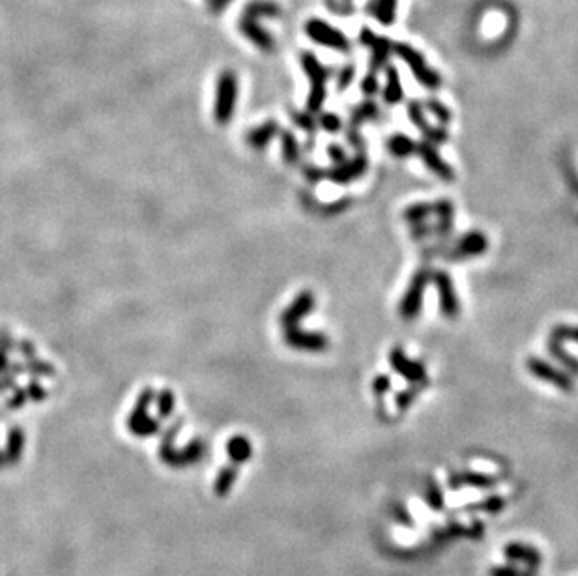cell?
Returning <instances> with one entry per match:
<instances>
[{
	"label": "cell",
	"mask_w": 578,
	"mask_h": 576,
	"mask_svg": "<svg viewBox=\"0 0 578 576\" xmlns=\"http://www.w3.org/2000/svg\"><path fill=\"white\" fill-rule=\"evenodd\" d=\"M178 430L180 423L173 425V427L163 434V442L159 445V457H161V460H163L165 464L173 466V468H182V466H188V464L198 463L204 455L203 440H193V442L188 443L183 449H174L173 440Z\"/></svg>",
	"instance_id": "obj_1"
},
{
	"label": "cell",
	"mask_w": 578,
	"mask_h": 576,
	"mask_svg": "<svg viewBox=\"0 0 578 576\" xmlns=\"http://www.w3.org/2000/svg\"><path fill=\"white\" fill-rule=\"evenodd\" d=\"M393 53L399 56L414 75V79L427 90H438L442 86V77L436 69L429 68L425 56L408 44H393Z\"/></svg>",
	"instance_id": "obj_2"
},
{
	"label": "cell",
	"mask_w": 578,
	"mask_h": 576,
	"mask_svg": "<svg viewBox=\"0 0 578 576\" xmlns=\"http://www.w3.org/2000/svg\"><path fill=\"white\" fill-rule=\"evenodd\" d=\"M238 101V77L234 71L225 69L216 84V101H213V118L219 126L230 122Z\"/></svg>",
	"instance_id": "obj_3"
},
{
	"label": "cell",
	"mask_w": 578,
	"mask_h": 576,
	"mask_svg": "<svg viewBox=\"0 0 578 576\" xmlns=\"http://www.w3.org/2000/svg\"><path fill=\"white\" fill-rule=\"evenodd\" d=\"M430 270H420L415 271L414 277H412L410 285L406 288L405 295L399 303V316L402 320L412 322L420 316L421 309H423V298H425V290L427 285L430 281Z\"/></svg>",
	"instance_id": "obj_4"
},
{
	"label": "cell",
	"mask_w": 578,
	"mask_h": 576,
	"mask_svg": "<svg viewBox=\"0 0 578 576\" xmlns=\"http://www.w3.org/2000/svg\"><path fill=\"white\" fill-rule=\"evenodd\" d=\"M305 36L315 44L322 47H330L337 53H350V40L343 34L341 30L331 26L326 21L313 17L305 23Z\"/></svg>",
	"instance_id": "obj_5"
},
{
	"label": "cell",
	"mask_w": 578,
	"mask_h": 576,
	"mask_svg": "<svg viewBox=\"0 0 578 576\" xmlns=\"http://www.w3.org/2000/svg\"><path fill=\"white\" fill-rule=\"evenodd\" d=\"M153 389L146 388L141 391L137 403H135L133 410L128 418V429L135 434V436H152L158 433L159 421L156 418H150L148 408L150 404L153 403Z\"/></svg>",
	"instance_id": "obj_6"
},
{
	"label": "cell",
	"mask_w": 578,
	"mask_h": 576,
	"mask_svg": "<svg viewBox=\"0 0 578 576\" xmlns=\"http://www.w3.org/2000/svg\"><path fill=\"white\" fill-rule=\"evenodd\" d=\"M526 369H528V373L534 376V378L541 380L544 384H550L554 385V388L562 389L565 393H571L574 389L573 378H571L567 373L559 370L558 367H554L552 363L541 360V358H535V355L528 358V360H526Z\"/></svg>",
	"instance_id": "obj_7"
},
{
	"label": "cell",
	"mask_w": 578,
	"mask_h": 576,
	"mask_svg": "<svg viewBox=\"0 0 578 576\" xmlns=\"http://www.w3.org/2000/svg\"><path fill=\"white\" fill-rule=\"evenodd\" d=\"M430 279L435 283L436 292H438V301H440V310L442 315L455 320L460 315V301L459 295L455 292L453 279L450 277L447 271L436 270L430 273Z\"/></svg>",
	"instance_id": "obj_8"
},
{
	"label": "cell",
	"mask_w": 578,
	"mask_h": 576,
	"mask_svg": "<svg viewBox=\"0 0 578 576\" xmlns=\"http://www.w3.org/2000/svg\"><path fill=\"white\" fill-rule=\"evenodd\" d=\"M390 365H391V369L395 370L399 376H402L406 382H410V384H415V385H427L425 367H423L420 361L410 360V358L405 354V350L400 348V346L391 348Z\"/></svg>",
	"instance_id": "obj_9"
},
{
	"label": "cell",
	"mask_w": 578,
	"mask_h": 576,
	"mask_svg": "<svg viewBox=\"0 0 578 576\" xmlns=\"http://www.w3.org/2000/svg\"><path fill=\"white\" fill-rule=\"evenodd\" d=\"M283 339H285V343H287L290 348L300 350V352H313V354L324 352V350L330 346V339H328L326 333L300 330V328L285 330Z\"/></svg>",
	"instance_id": "obj_10"
},
{
	"label": "cell",
	"mask_w": 578,
	"mask_h": 576,
	"mask_svg": "<svg viewBox=\"0 0 578 576\" xmlns=\"http://www.w3.org/2000/svg\"><path fill=\"white\" fill-rule=\"evenodd\" d=\"M406 113H408L410 122L414 123V128L423 135V141L435 144V146L436 144H445L450 141V133H447L444 128H435V126H430V123L427 122L425 108H423V105H421L420 101H408V105H406Z\"/></svg>",
	"instance_id": "obj_11"
},
{
	"label": "cell",
	"mask_w": 578,
	"mask_h": 576,
	"mask_svg": "<svg viewBox=\"0 0 578 576\" xmlns=\"http://www.w3.org/2000/svg\"><path fill=\"white\" fill-rule=\"evenodd\" d=\"M317 307V298L313 294L311 290H303L292 300L290 305L287 309L283 310L281 316H279V322L285 330H290V328H298V324L305 318L307 315H311L313 310Z\"/></svg>",
	"instance_id": "obj_12"
},
{
	"label": "cell",
	"mask_w": 578,
	"mask_h": 576,
	"mask_svg": "<svg viewBox=\"0 0 578 576\" xmlns=\"http://www.w3.org/2000/svg\"><path fill=\"white\" fill-rule=\"evenodd\" d=\"M257 19H260V17H257V15L251 14V11L243 10L242 17H240V25H238L240 26V32H242L251 44L257 45L262 53H273V51H275V40H273L272 34H270L266 29H262V26L258 25Z\"/></svg>",
	"instance_id": "obj_13"
},
{
	"label": "cell",
	"mask_w": 578,
	"mask_h": 576,
	"mask_svg": "<svg viewBox=\"0 0 578 576\" xmlns=\"http://www.w3.org/2000/svg\"><path fill=\"white\" fill-rule=\"evenodd\" d=\"M367 167H369V159H367L365 152H360L356 153V158L346 159L341 165H335L331 171H328L326 176L337 186H348L350 182H356L358 178L363 176L367 173Z\"/></svg>",
	"instance_id": "obj_14"
},
{
	"label": "cell",
	"mask_w": 578,
	"mask_h": 576,
	"mask_svg": "<svg viewBox=\"0 0 578 576\" xmlns=\"http://www.w3.org/2000/svg\"><path fill=\"white\" fill-rule=\"evenodd\" d=\"M415 156H420L423 165L429 168L430 173L440 178V180L451 182L455 178V171L451 168L450 163L442 159V156L438 153L435 144L427 143V141H420V143L415 144Z\"/></svg>",
	"instance_id": "obj_15"
},
{
	"label": "cell",
	"mask_w": 578,
	"mask_h": 576,
	"mask_svg": "<svg viewBox=\"0 0 578 576\" xmlns=\"http://www.w3.org/2000/svg\"><path fill=\"white\" fill-rule=\"evenodd\" d=\"M489 249V240L481 231H472L457 241V246L451 251L450 261H466L472 256H481Z\"/></svg>",
	"instance_id": "obj_16"
},
{
	"label": "cell",
	"mask_w": 578,
	"mask_h": 576,
	"mask_svg": "<svg viewBox=\"0 0 578 576\" xmlns=\"http://www.w3.org/2000/svg\"><path fill=\"white\" fill-rule=\"evenodd\" d=\"M300 62H302L303 74L307 75V79H309V84H311V86H326L328 79H330V69H326L320 64V60L317 59V54L302 53Z\"/></svg>",
	"instance_id": "obj_17"
},
{
	"label": "cell",
	"mask_w": 578,
	"mask_h": 576,
	"mask_svg": "<svg viewBox=\"0 0 578 576\" xmlns=\"http://www.w3.org/2000/svg\"><path fill=\"white\" fill-rule=\"evenodd\" d=\"M279 123L275 122V120H266L264 123H260L258 128L251 129L248 135H245V144L251 148H255V150H262V148H266L268 144L272 143L273 138L279 135Z\"/></svg>",
	"instance_id": "obj_18"
},
{
	"label": "cell",
	"mask_w": 578,
	"mask_h": 576,
	"mask_svg": "<svg viewBox=\"0 0 578 576\" xmlns=\"http://www.w3.org/2000/svg\"><path fill=\"white\" fill-rule=\"evenodd\" d=\"M382 99L387 105H399L405 99V89L395 66H385V86L382 90Z\"/></svg>",
	"instance_id": "obj_19"
},
{
	"label": "cell",
	"mask_w": 578,
	"mask_h": 576,
	"mask_svg": "<svg viewBox=\"0 0 578 576\" xmlns=\"http://www.w3.org/2000/svg\"><path fill=\"white\" fill-rule=\"evenodd\" d=\"M378 116H380V107H378V103H376L372 98L365 99V101H361L360 105H356V107L350 111V116H348V128L360 129L361 123L372 122V120H376Z\"/></svg>",
	"instance_id": "obj_20"
},
{
	"label": "cell",
	"mask_w": 578,
	"mask_h": 576,
	"mask_svg": "<svg viewBox=\"0 0 578 576\" xmlns=\"http://www.w3.org/2000/svg\"><path fill=\"white\" fill-rule=\"evenodd\" d=\"M367 14H371L382 26H391L397 17V0H369Z\"/></svg>",
	"instance_id": "obj_21"
},
{
	"label": "cell",
	"mask_w": 578,
	"mask_h": 576,
	"mask_svg": "<svg viewBox=\"0 0 578 576\" xmlns=\"http://www.w3.org/2000/svg\"><path fill=\"white\" fill-rule=\"evenodd\" d=\"M435 216L438 217V223L432 227V232L438 236H447L453 228V217H455V206L453 202L447 198H440L435 202Z\"/></svg>",
	"instance_id": "obj_22"
},
{
	"label": "cell",
	"mask_w": 578,
	"mask_h": 576,
	"mask_svg": "<svg viewBox=\"0 0 578 576\" xmlns=\"http://www.w3.org/2000/svg\"><path fill=\"white\" fill-rule=\"evenodd\" d=\"M369 49H371V64H369V68H371L372 74H376V71H380L382 68L387 66L390 54L393 53V44L387 38L376 36V40L372 41Z\"/></svg>",
	"instance_id": "obj_23"
},
{
	"label": "cell",
	"mask_w": 578,
	"mask_h": 576,
	"mask_svg": "<svg viewBox=\"0 0 578 576\" xmlns=\"http://www.w3.org/2000/svg\"><path fill=\"white\" fill-rule=\"evenodd\" d=\"M415 144L408 135L405 133H393L387 137L385 146L390 150V153L397 159H406L415 153Z\"/></svg>",
	"instance_id": "obj_24"
},
{
	"label": "cell",
	"mask_w": 578,
	"mask_h": 576,
	"mask_svg": "<svg viewBox=\"0 0 578 576\" xmlns=\"http://www.w3.org/2000/svg\"><path fill=\"white\" fill-rule=\"evenodd\" d=\"M227 453H228V458H230V460H233V463L238 466V464L245 463V460L251 458L253 445H251V442L245 438V436L238 434V436H233V438L228 440Z\"/></svg>",
	"instance_id": "obj_25"
},
{
	"label": "cell",
	"mask_w": 578,
	"mask_h": 576,
	"mask_svg": "<svg viewBox=\"0 0 578 576\" xmlns=\"http://www.w3.org/2000/svg\"><path fill=\"white\" fill-rule=\"evenodd\" d=\"M279 141H281V153L283 161L287 165H296L300 161V143H298L296 135L290 129H281L279 131Z\"/></svg>",
	"instance_id": "obj_26"
},
{
	"label": "cell",
	"mask_w": 578,
	"mask_h": 576,
	"mask_svg": "<svg viewBox=\"0 0 578 576\" xmlns=\"http://www.w3.org/2000/svg\"><path fill=\"white\" fill-rule=\"evenodd\" d=\"M23 448H25V434L19 427H15L8 433V442H6V449H4V457H6V464H15L21 458V453H23Z\"/></svg>",
	"instance_id": "obj_27"
},
{
	"label": "cell",
	"mask_w": 578,
	"mask_h": 576,
	"mask_svg": "<svg viewBox=\"0 0 578 576\" xmlns=\"http://www.w3.org/2000/svg\"><path fill=\"white\" fill-rule=\"evenodd\" d=\"M429 216H435V204H430V202H415L402 212V219L410 225L423 223Z\"/></svg>",
	"instance_id": "obj_28"
},
{
	"label": "cell",
	"mask_w": 578,
	"mask_h": 576,
	"mask_svg": "<svg viewBox=\"0 0 578 576\" xmlns=\"http://www.w3.org/2000/svg\"><path fill=\"white\" fill-rule=\"evenodd\" d=\"M238 478V466L236 464H228V466H223L219 470L218 478H216V482H213V490L218 496H225V494L233 488V482L236 481Z\"/></svg>",
	"instance_id": "obj_29"
},
{
	"label": "cell",
	"mask_w": 578,
	"mask_h": 576,
	"mask_svg": "<svg viewBox=\"0 0 578 576\" xmlns=\"http://www.w3.org/2000/svg\"><path fill=\"white\" fill-rule=\"evenodd\" d=\"M547 350H549V354L552 355L554 360H558L559 363L564 365V367H567L573 375H578V360L574 358V355H571L565 352V348L562 346V343H558V340H554V339H549Z\"/></svg>",
	"instance_id": "obj_30"
},
{
	"label": "cell",
	"mask_w": 578,
	"mask_h": 576,
	"mask_svg": "<svg viewBox=\"0 0 578 576\" xmlns=\"http://www.w3.org/2000/svg\"><path fill=\"white\" fill-rule=\"evenodd\" d=\"M156 399V408H158V418L167 419L168 415H173L174 406H176V397L171 389H161Z\"/></svg>",
	"instance_id": "obj_31"
},
{
	"label": "cell",
	"mask_w": 578,
	"mask_h": 576,
	"mask_svg": "<svg viewBox=\"0 0 578 576\" xmlns=\"http://www.w3.org/2000/svg\"><path fill=\"white\" fill-rule=\"evenodd\" d=\"M290 118L292 122L296 123L300 129H303L305 133L313 135L317 131L318 122L315 120V116H313L311 113H307V111H290Z\"/></svg>",
	"instance_id": "obj_32"
},
{
	"label": "cell",
	"mask_w": 578,
	"mask_h": 576,
	"mask_svg": "<svg viewBox=\"0 0 578 576\" xmlns=\"http://www.w3.org/2000/svg\"><path fill=\"white\" fill-rule=\"evenodd\" d=\"M25 373L32 375L34 378H49V376H55V367L47 361H38L34 358V360H26Z\"/></svg>",
	"instance_id": "obj_33"
},
{
	"label": "cell",
	"mask_w": 578,
	"mask_h": 576,
	"mask_svg": "<svg viewBox=\"0 0 578 576\" xmlns=\"http://www.w3.org/2000/svg\"><path fill=\"white\" fill-rule=\"evenodd\" d=\"M420 388L421 385L412 384L410 388L402 389V391H399V393L395 395V406L399 412H406V410L410 408L412 403H414V400L417 399V395H420Z\"/></svg>",
	"instance_id": "obj_34"
},
{
	"label": "cell",
	"mask_w": 578,
	"mask_h": 576,
	"mask_svg": "<svg viewBox=\"0 0 578 576\" xmlns=\"http://www.w3.org/2000/svg\"><path fill=\"white\" fill-rule=\"evenodd\" d=\"M425 108L427 111H430V114L435 116L438 122L442 123V126H447V123L451 122V111L447 107H445L442 101H438L436 98H429L425 101Z\"/></svg>",
	"instance_id": "obj_35"
},
{
	"label": "cell",
	"mask_w": 578,
	"mask_h": 576,
	"mask_svg": "<svg viewBox=\"0 0 578 576\" xmlns=\"http://www.w3.org/2000/svg\"><path fill=\"white\" fill-rule=\"evenodd\" d=\"M549 339L558 340V343H564V340L578 343V325H567V324L556 325V328H552V331H550Z\"/></svg>",
	"instance_id": "obj_36"
},
{
	"label": "cell",
	"mask_w": 578,
	"mask_h": 576,
	"mask_svg": "<svg viewBox=\"0 0 578 576\" xmlns=\"http://www.w3.org/2000/svg\"><path fill=\"white\" fill-rule=\"evenodd\" d=\"M317 122L318 128L326 129L328 133H339L343 129V120L335 113H320Z\"/></svg>",
	"instance_id": "obj_37"
},
{
	"label": "cell",
	"mask_w": 578,
	"mask_h": 576,
	"mask_svg": "<svg viewBox=\"0 0 578 576\" xmlns=\"http://www.w3.org/2000/svg\"><path fill=\"white\" fill-rule=\"evenodd\" d=\"M360 89L369 99H371L375 94H378V90H380V83H378V77H376V74L369 71V74L361 79Z\"/></svg>",
	"instance_id": "obj_38"
},
{
	"label": "cell",
	"mask_w": 578,
	"mask_h": 576,
	"mask_svg": "<svg viewBox=\"0 0 578 576\" xmlns=\"http://www.w3.org/2000/svg\"><path fill=\"white\" fill-rule=\"evenodd\" d=\"M354 79H356V68H354V66L348 64L345 66V68H341V71L337 75V90H339V92L346 90L352 83H354Z\"/></svg>",
	"instance_id": "obj_39"
},
{
	"label": "cell",
	"mask_w": 578,
	"mask_h": 576,
	"mask_svg": "<svg viewBox=\"0 0 578 576\" xmlns=\"http://www.w3.org/2000/svg\"><path fill=\"white\" fill-rule=\"evenodd\" d=\"M371 389H372V393H375L378 399H382V397H384V395L391 389L390 375L375 376V380H372V384H371Z\"/></svg>",
	"instance_id": "obj_40"
},
{
	"label": "cell",
	"mask_w": 578,
	"mask_h": 576,
	"mask_svg": "<svg viewBox=\"0 0 578 576\" xmlns=\"http://www.w3.org/2000/svg\"><path fill=\"white\" fill-rule=\"evenodd\" d=\"M26 395H29V400H36V403H40V400H45L47 399V391H45L44 385L38 382V380H32L29 385H26Z\"/></svg>",
	"instance_id": "obj_41"
},
{
	"label": "cell",
	"mask_w": 578,
	"mask_h": 576,
	"mask_svg": "<svg viewBox=\"0 0 578 576\" xmlns=\"http://www.w3.org/2000/svg\"><path fill=\"white\" fill-rule=\"evenodd\" d=\"M26 400H29V395H26V389H21V388H15V393L11 395L10 399H8V408L11 410H17L21 408V406H25Z\"/></svg>",
	"instance_id": "obj_42"
},
{
	"label": "cell",
	"mask_w": 578,
	"mask_h": 576,
	"mask_svg": "<svg viewBox=\"0 0 578 576\" xmlns=\"http://www.w3.org/2000/svg\"><path fill=\"white\" fill-rule=\"evenodd\" d=\"M326 152H328V158L331 159L333 165H341V163L346 161V152L341 144H330Z\"/></svg>",
	"instance_id": "obj_43"
},
{
	"label": "cell",
	"mask_w": 578,
	"mask_h": 576,
	"mask_svg": "<svg viewBox=\"0 0 578 576\" xmlns=\"http://www.w3.org/2000/svg\"><path fill=\"white\" fill-rule=\"evenodd\" d=\"M346 138H348V144H350L352 148H356L358 152H363V150H365V141H363V137H361L360 129L348 128V131H346Z\"/></svg>",
	"instance_id": "obj_44"
},
{
	"label": "cell",
	"mask_w": 578,
	"mask_h": 576,
	"mask_svg": "<svg viewBox=\"0 0 578 576\" xmlns=\"http://www.w3.org/2000/svg\"><path fill=\"white\" fill-rule=\"evenodd\" d=\"M410 234H412V238H415V240H421V238L429 236V234H435V232H432V227H429V225L415 223V225H412Z\"/></svg>",
	"instance_id": "obj_45"
},
{
	"label": "cell",
	"mask_w": 578,
	"mask_h": 576,
	"mask_svg": "<svg viewBox=\"0 0 578 576\" xmlns=\"http://www.w3.org/2000/svg\"><path fill=\"white\" fill-rule=\"evenodd\" d=\"M17 350H19L21 354L25 355L26 360H34L36 358V348L32 343H26V340H23V343H17Z\"/></svg>",
	"instance_id": "obj_46"
},
{
	"label": "cell",
	"mask_w": 578,
	"mask_h": 576,
	"mask_svg": "<svg viewBox=\"0 0 578 576\" xmlns=\"http://www.w3.org/2000/svg\"><path fill=\"white\" fill-rule=\"evenodd\" d=\"M375 40H376L375 32H372V30L369 29V26H363V29H361V32H360V44L365 45V47H371L372 41H375Z\"/></svg>",
	"instance_id": "obj_47"
},
{
	"label": "cell",
	"mask_w": 578,
	"mask_h": 576,
	"mask_svg": "<svg viewBox=\"0 0 578 576\" xmlns=\"http://www.w3.org/2000/svg\"><path fill=\"white\" fill-rule=\"evenodd\" d=\"M17 385H15V378L10 375H2L0 376V393H6V391H10V389H15Z\"/></svg>",
	"instance_id": "obj_48"
},
{
	"label": "cell",
	"mask_w": 578,
	"mask_h": 576,
	"mask_svg": "<svg viewBox=\"0 0 578 576\" xmlns=\"http://www.w3.org/2000/svg\"><path fill=\"white\" fill-rule=\"evenodd\" d=\"M303 173H305V176L309 178L311 182H317V180H320L322 176H326V173H324V171H322V168H318V167H305V171H303Z\"/></svg>",
	"instance_id": "obj_49"
},
{
	"label": "cell",
	"mask_w": 578,
	"mask_h": 576,
	"mask_svg": "<svg viewBox=\"0 0 578 576\" xmlns=\"http://www.w3.org/2000/svg\"><path fill=\"white\" fill-rule=\"evenodd\" d=\"M228 4H230V0H210V11L219 14V11L225 10Z\"/></svg>",
	"instance_id": "obj_50"
},
{
	"label": "cell",
	"mask_w": 578,
	"mask_h": 576,
	"mask_svg": "<svg viewBox=\"0 0 578 576\" xmlns=\"http://www.w3.org/2000/svg\"><path fill=\"white\" fill-rule=\"evenodd\" d=\"M8 367H10V361L6 358V352H0V375H4Z\"/></svg>",
	"instance_id": "obj_51"
},
{
	"label": "cell",
	"mask_w": 578,
	"mask_h": 576,
	"mask_svg": "<svg viewBox=\"0 0 578 576\" xmlns=\"http://www.w3.org/2000/svg\"><path fill=\"white\" fill-rule=\"evenodd\" d=\"M6 464V457H4V451H0V468Z\"/></svg>",
	"instance_id": "obj_52"
}]
</instances>
